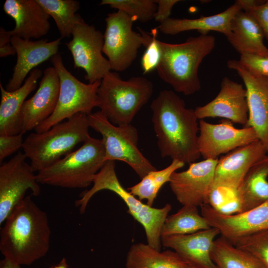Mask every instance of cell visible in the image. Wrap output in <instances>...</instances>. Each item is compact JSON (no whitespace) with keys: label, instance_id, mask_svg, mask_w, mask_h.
Returning <instances> with one entry per match:
<instances>
[{"label":"cell","instance_id":"6da1fadb","mask_svg":"<svg viewBox=\"0 0 268 268\" xmlns=\"http://www.w3.org/2000/svg\"><path fill=\"white\" fill-rule=\"evenodd\" d=\"M152 122L162 158L191 164L201 156L198 139L199 122L195 109L173 91H161L150 105Z\"/></svg>","mask_w":268,"mask_h":268},{"label":"cell","instance_id":"7a4b0ae2","mask_svg":"<svg viewBox=\"0 0 268 268\" xmlns=\"http://www.w3.org/2000/svg\"><path fill=\"white\" fill-rule=\"evenodd\" d=\"M3 223L0 251L4 258L30 265L47 253L51 235L48 217L30 196L16 205Z\"/></svg>","mask_w":268,"mask_h":268},{"label":"cell","instance_id":"3957f363","mask_svg":"<svg viewBox=\"0 0 268 268\" xmlns=\"http://www.w3.org/2000/svg\"><path fill=\"white\" fill-rule=\"evenodd\" d=\"M161 57L156 70L159 77L174 90L189 95L201 89L199 69L215 46L214 36L201 33L180 44L158 40Z\"/></svg>","mask_w":268,"mask_h":268},{"label":"cell","instance_id":"277c9868","mask_svg":"<svg viewBox=\"0 0 268 268\" xmlns=\"http://www.w3.org/2000/svg\"><path fill=\"white\" fill-rule=\"evenodd\" d=\"M88 115L79 113L40 133L29 134L22 149L34 172L43 170L73 151L90 135Z\"/></svg>","mask_w":268,"mask_h":268},{"label":"cell","instance_id":"5b68a950","mask_svg":"<svg viewBox=\"0 0 268 268\" xmlns=\"http://www.w3.org/2000/svg\"><path fill=\"white\" fill-rule=\"evenodd\" d=\"M93 184L92 187L85 191L75 201V205L79 207L81 213L85 212L89 201L96 193L102 190L112 191L123 200L128 208L129 213L143 226L147 244L160 251L161 231L171 209L170 204L167 203L163 207L157 208L141 202L120 183L115 171V161H106L95 175Z\"/></svg>","mask_w":268,"mask_h":268},{"label":"cell","instance_id":"8992f818","mask_svg":"<svg viewBox=\"0 0 268 268\" xmlns=\"http://www.w3.org/2000/svg\"><path fill=\"white\" fill-rule=\"evenodd\" d=\"M153 91V83L145 77L133 76L126 80L110 71L101 80L98 107L113 124H129L148 102Z\"/></svg>","mask_w":268,"mask_h":268},{"label":"cell","instance_id":"52a82bcc","mask_svg":"<svg viewBox=\"0 0 268 268\" xmlns=\"http://www.w3.org/2000/svg\"><path fill=\"white\" fill-rule=\"evenodd\" d=\"M106 161L102 139L90 136L77 149L39 171L37 181L61 188H85L93 183Z\"/></svg>","mask_w":268,"mask_h":268},{"label":"cell","instance_id":"ba28073f","mask_svg":"<svg viewBox=\"0 0 268 268\" xmlns=\"http://www.w3.org/2000/svg\"><path fill=\"white\" fill-rule=\"evenodd\" d=\"M88 117L90 127L102 135L106 161L127 163L141 179L156 170L138 148V132L131 124L115 125L100 110Z\"/></svg>","mask_w":268,"mask_h":268},{"label":"cell","instance_id":"9c48e42d","mask_svg":"<svg viewBox=\"0 0 268 268\" xmlns=\"http://www.w3.org/2000/svg\"><path fill=\"white\" fill-rule=\"evenodd\" d=\"M50 60L60 78L59 95L53 114L35 129L37 133L45 132L77 113L88 115L99 106L97 93L101 80L93 83L82 82L67 70L59 53Z\"/></svg>","mask_w":268,"mask_h":268},{"label":"cell","instance_id":"30bf717a","mask_svg":"<svg viewBox=\"0 0 268 268\" xmlns=\"http://www.w3.org/2000/svg\"><path fill=\"white\" fill-rule=\"evenodd\" d=\"M132 17L120 10L109 13L105 18L102 52L109 62L111 70L123 71L127 69L136 58L141 46L145 48L153 38L139 29V33L132 29Z\"/></svg>","mask_w":268,"mask_h":268},{"label":"cell","instance_id":"8fae6325","mask_svg":"<svg viewBox=\"0 0 268 268\" xmlns=\"http://www.w3.org/2000/svg\"><path fill=\"white\" fill-rule=\"evenodd\" d=\"M71 40L66 43L73 58L74 68H82L89 83L101 80L111 71L109 62L102 55L104 34L83 19L72 29Z\"/></svg>","mask_w":268,"mask_h":268},{"label":"cell","instance_id":"7c38bea8","mask_svg":"<svg viewBox=\"0 0 268 268\" xmlns=\"http://www.w3.org/2000/svg\"><path fill=\"white\" fill-rule=\"evenodd\" d=\"M24 153L18 152L0 167V225L4 223L14 207L31 190L38 196L40 187L30 164Z\"/></svg>","mask_w":268,"mask_h":268},{"label":"cell","instance_id":"4fadbf2b","mask_svg":"<svg viewBox=\"0 0 268 268\" xmlns=\"http://www.w3.org/2000/svg\"><path fill=\"white\" fill-rule=\"evenodd\" d=\"M218 159L196 161L187 170L173 173L170 187L181 204L197 207L209 204Z\"/></svg>","mask_w":268,"mask_h":268},{"label":"cell","instance_id":"5bb4252c","mask_svg":"<svg viewBox=\"0 0 268 268\" xmlns=\"http://www.w3.org/2000/svg\"><path fill=\"white\" fill-rule=\"evenodd\" d=\"M258 136L251 127L237 129L233 123L222 119L218 124H211L201 120L198 139V149L204 159H218L241 146L258 140Z\"/></svg>","mask_w":268,"mask_h":268},{"label":"cell","instance_id":"9a60e30c","mask_svg":"<svg viewBox=\"0 0 268 268\" xmlns=\"http://www.w3.org/2000/svg\"><path fill=\"white\" fill-rule=\"evenodd\" d=\"M200 207L201 214L209 226L217 229L221 236L232 243L268 229V200L257 207L236 214L221 212L209 204Z\"/></svg>","mask_w":268,"mask_h":268},{"label":"cell","instance_id":"2e32d148","mask_svg":"<svg viewBox=\"0 0 268 268\" xmlns=\"http://www.w3.org/2000/svg\"><path fill=\"white\" fill-rule=\"evenodd\" d=\"M227 66L237 72L245 84L249 109L245 127L254 130L268 154V77L251 72L239 60H228Z\"/></svg>","mask_w":268,"mask_h":268},{"label":"cell","instance_id":"e0dca14e","mask_svg":"<svg viewBox=\"0 0 268 268\" xmlns=\"http://www.w3.org/2000/svg\"><path fill=\"white\" fill-rule=\"evenodd\" d=\"M195 111L198 119L218 117L245 127L249 113L246 89L242 84L225 76L215 98L204 105L197 107Z\"/></svg>","mask_w":268,"mask_h":268},{"label":"cell","instance_id":"ac0fdd59","mask_svg":"<svg viewBox=\"0 0 268 268\" xmlns=\"http://www.w3.org/2000/svg\"><path fill=\"white\" fill-rule=\"evenodd\" d=\"M268 154L259 140L239 147L218 159L213 188L237 191L251 168Z\"/></svg>","mask_w":268,"mask_h":268},{"label":"cell","instance_id":"d6986e66","mask_svg":"<svg viewBox=\"0 0 268 268\" xmlns=\"http://www.w3.org/2000/svg\"><path fill=\"white\" fill-rule=\"evenodd\" d=\"M60 87V78L55 68H46L38 89L22 106V134L35 130L51 116L57 104Z\"/></svg>","mask_w":268,"mask_h":268},{"label":"cell","instance_id":"ffe728a7","mask_svg":"<svg viewBox=\"0 0 268 268\" xmlns=\"http://www.w3.org/2000/svg\"><path fill=\"white\" fill-rule=\"evenodd\" d=\"M61 39L60 37L50 42L45 39L32 41L12 36L11 43L17 60L5 89L12 91L20 87L28 74L36 67L58 54Z\"/></svg>","mask_w":268,"mask_h":268},{"label":"cell","instance_id":"44dd1931","mask_svg":"<svg viewBox=\"0 0 268 268\" xmlns=\"http://www.w3.org/2000/svg\"><path fill=\"white\" fill-rule=\"evenodd\" d=\"M3 9L15 22L12 36L25 40L39 39L51 28L50 16L36 0H6Z\"/></svg>","mask_w":268,"mask_h":268},{"label":"cell","instance_id":"7402d4cb","mask_svg":"<svg viewBox=\"0 0 268 268\" xmlns=\"http://www.w3.org/2000/svg\"><path fill=\"white\" fill-rule=\"evenodd\" d=\"M219 234L217 229L210 227L191 234L161 237V243L200 268H217L211 252Z\"/></svg>","mask_w":268,"mask_h":268},{"label":"cell","instance_id":"603a6c76","mask_svg":"<svg viewBox=\"0 0 268 268\" xmlns=\"http://www.w3.org/2000/svg\"><path fill=\"white\" fill-rule=\"evenodd\" d=\"M43 74L41 69L34 68L23 85L12 91L6 90L0 83V135L21 133L22 106L27 97L36 88L38 80Z\"/></svg>","mask_w":268,"mask_h":268},{"label":"cell","instance_id":"cb8c5ba5","mask_svg":"<svg viewBox=\"0 0 268 268\" xmlns=\"http://www.w3.org/2000/svg\"><path fill=\"white\" fill-rule=\"evenodd\" d=\"M242 9L240 0H237L220 13L194 19L170 17L160 23L158 28L166 35H174L190 30H198L201 33H208L210 31H214L222 33L227 38L231 33L232 19Z\"/></svg>","mask_w":268,"mask_h":268},{"label":"cell","instance_id":"d4e9b609","mask_svg":"<svg viewBox=\"0 0 268 268\" xmlns=\"http://www.w3.org/2000/svg\"><path fill=\"white\" fill-rule=\"evenodd\" d=\"M264 37L256 19L242 9L232 19L231 33L227 39L240 55L252 53L268 56V48L264 43Z\"/></svg>","mask_w":268,"mask_h":268},{"label":"cell","instance_id":"484cf974","mask_svg":"<svg viewBox=\"0 0 268 268\" xmlns=\"http://www.w3.org/2000/svg\"><path fill=\"white\" fill-rule=\"evenodd\" d=\"M268 154L255 163L236 191L237 212L245 211L268 200Z\"/></svg>","mask_w":268,"mask_h":268},{"label":"cell","instance_id":"4316f807","mask_svg":"<svg viewBox=\"0 0 268 268\" xmlns=\"http://www.w3.org/2000/svg\"><path fill=\"white\" fill-rule=\"evenodd\" d=\"M126 268H200L173 250L158 251L148 244L139 243L130 248Z\"/></svg>","mask_w":268,"mask_h":268},{"label":"cell","instance_id":"83f0119b","mask_svg":"<svg viewBox=\"0 0 268 268\" xmlns=\"http://www.w3.org/2000/svg\"><path fill=\"white\" fill-rule=\"evenodd\" d=\"M211 258L217 268H264L253 255L222 236L215 240Z\"/></svg>","mask_w":268,"mask_h":268},{"label":"cell","instance_id":"f1b7e54d","mask_svg":"<svg viewBox=\"0 0 268 268\" xmlns=\"http://www.w3.org/2000/svg\"><path fill=\"white\" fill-rule=\"evenodd\" d=\"M198 207L183 205L174 214L168 216L161 231V237L191 234L210 228Z\"/></svg>","mask_w":268,"mask_h":268},{"label":"cell","instance_id":"f546056e","mask_svg":"<svg viewBox=\"0 0 268 268\" xmlns=\"http://www.w3.org/2000/svg\"><path fill=\"white\" fill-rule=\"evenodd\" d=\"M184 165V163L173 160L166 168L150 171L139 182L127 188V190L139 200H146V204L152 206L161 187L167 182H169L174 172Z\"/></svg>","mask_w":268,"mask_h":268},{"label":"cell","instance_id":"4dcf8cb0","mask_svg":"<svg viewBox=\"0 0 268 268\" xmlns=\"http://www.w3.org/2000/svg\"><path fill=\"white\" fill-rule=\"evenodd\" d=\"M46 12L54 20L61 38L71 35L75 25L82 18L76 11L79 2L75 0H36Z\"/></svg>","mask_w":268,"mask_h":268},{"label":"cell","instance_id":"1f68e13d","mask_svg":"<svg viewBox=\"0 0 268 268\" xmlns=\"http://www.w3.org/2000/svg\"><path fill=\"white\" fill-rule=\"evenodd\" d=\"M100 5H109L141 22L154 19L157 8L153 0H102Z\"/></svg>","mask_w":268,"mask_h":268},{"label":"cell","instance_id":"d6a6232c","mask_svg":"<svg viewBox=\"0 0 268 268\" xmlns=\"http://www.w3.org/2000/svg\"><path fill=\"white\" fill-rule=\"evenodd\" d=\"M232 244L253 255L264 268H268V229L239 239Z\"/></svg>","mask_w":268,"mask_h":268},{"label":"cell","instance_id":"836d02e7","mask_svg":"<svg viewBox=\"0 0 268 268\" xmlns=\"http://www.w3.org/2000/svg\"><path fill=\"white\" fill-rule=\"evenodd\" d=\"M240 1L242 9L256 19L268 40V0L262 2L253 0H240Z\"/></svg>","mask_w":268,"mask_h":268},{"label":"cell","instance_id":"e575fe53","mask_svg":"<svg viewBox=\"0 0 268 268\" xmlns=\"http://www.w3.org/2000/svg\"><path fill=\"white\" fill-rule=\"evenodd\" d=\"M239 61L251 72L268 77V56L244 53L240 55Z\"/></svg>","mask_w":268,"mask_h":268},{"label":"cell","instance_id":"d590c367","mask_svg":"<svg viewBox=\"0 0 268 268\" xmlns=\"http://www.w3.org/2000/svg\"><path fill=\"white\" fill-rule=\"evenodd\" d=\"M153 38L151 42L145 48L146 50L141 60V65L144 73L150 72L156 67L159 64L161 51L156 39V33L153 31Z\"/></svg>","mask_w":268,"mask_h":268},{"label":"cell","instance_id":"8d00e7d4","mask_svg":"<svg viewBox=\"0 0 268 268\" xmlns=\"http://www.w3.org/2000/svg\"><path fill=\"white\" fill-rule=\"evenodd\" d=\"M23 134L20 133L14 135H0V162L22 148L24 139Z\"/></svg>","mask_w":268,"mask_h":268},{"label":"cell","instance_id":"74e56055","mask_svg":"<svg viewBox=\"0 0 268 268\" xmlns=\"http://www.w3.org/2000/svg\"><path fill=\"white\" fill-rule=\"evenodd\" d=\"M155 1L157 4V8L154 19L156 21L161 23L170 18L172 8L180 0H156Z\"/></svg>","mask_w":268,"mask_h":268},{"label":"cell","instance_id":"f35d334b","mask_svg":"<svg viewBox=\"0 0 268 268\" xmlns=\"http://www.w3.org/2000/svg\"><path fill=\"white\" fill-rule=\"evenodd\" d=\"M12 36L9 30L3 27L0 28V57L4 58L16 54L15 50L11 43Z\"/></svg>","mask_w":268,"mask_h":268},{"label":"cell","instance_id":"ab89813d","mask_svg":"<svg viewBox=\"0 0 268 268\" xmlns=\"http://www.w3.org/2000/svg\"><path fill=\"white\" fill-rule=\"evenodd\" d=\"M0 268H21V265L4 258L0 262Z\"/></svg>","mask_w":268,"mask_h":268},{"label":"cell","instance_id":"60d3db41","mask_svg":"<svg viewBox=\"0 0 268 268\" xmlns=\"http://www.w3.org/2000/svg\"><path fill=\"white\" fill-rule=\"evenodd\" d=\"M49 268H68L66 259L65 258H63L59 264L51 266Z\"/></svg>","mask_w":268,"mask_h":268}]
</instances>
